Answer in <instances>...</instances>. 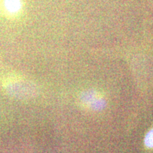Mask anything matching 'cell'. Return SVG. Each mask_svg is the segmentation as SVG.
I'll use <instances>...</instances> for the list:
<instances>
[{"label":"cell","mask_w":153,"mask_h":153,"mask_svg":"<svg viewBox=\"0 0 153 153\" xmlns=\"http://www.w3.org/2000/svg\"><path fill=\"white\" fill-rule=\"evenodd\" d=\"M1 86L11 98L26 101L37 96L38 89L33 81L18 73L7 74L1 78Z\"/></svg>","instance_id":"1"},{"label":"cell","mask_w":153,"mask_h":153,"mask_svg":"<svg viewBox=\"0 0 153 153\" xmlns=\"http://www.w3.org/2000/svg\"><path fill=\"white\" fill-rule=\"evenodd\" d=\"M24 0H0V16L8 20L21 16L24 10Z\"/></svg>","instance_id":"2"},{"label":"cell","mask_w":153,"mask_h":153,"mask_svg":"<svg viewBox=\"0 0 153 153\" xmlns=\"http://www.w3.org/2000/svg\"><path fill=\"white\" fill-rule=\"evenodd\" d=\"M144 143L145 146L148 148H153V129L150 130L145 135Z\"/></svg>","instance_id":"3"}]
</instances>
